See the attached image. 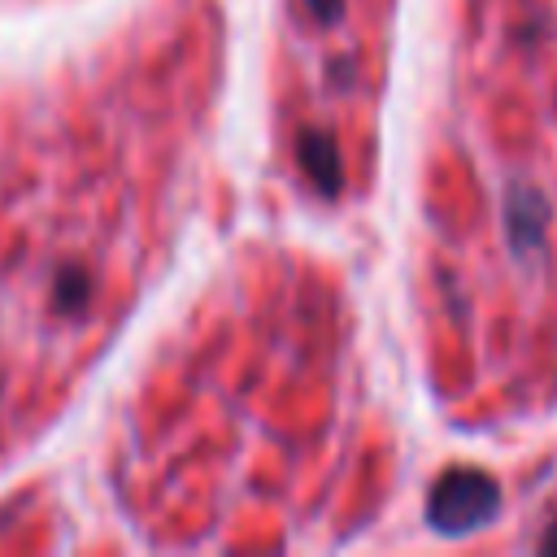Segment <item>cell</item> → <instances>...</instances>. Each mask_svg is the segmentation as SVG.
I'll return each mask as SVG.
<instances>
[{
    "label": "cell",
    "mask_w": 557,
    "mask_h": 557,
    "mask_svg": "<svg viewBox=\"0 0 557 557\" xmlns=\"http://www.w3.org/2000/svg\"><path fill=\"white\" fill-rule=\"evenodd\" d=\"M500 509V487L483 470H448L426 500V522L444 535H466L483 522H492Z\"/></svg>",
    "instance_id": "cell-1"
},
{
    "label": "cell",
    "mask_w": 557,
    "mask_h": 557,
    "mask_svg": "<svg viewBox=\"0 0 557 557\" xmlns=\"http://www.w3.org/2000/svg\"><path fill=\"white\" fill-rule=\"evenodd\" d=\"M544 553H557V522H553V531L544 535Z\"/></svg>",
    "instance_id": "cell-2"
}]
</instances>
